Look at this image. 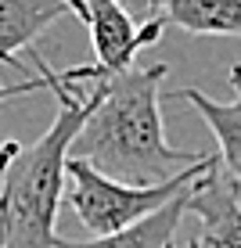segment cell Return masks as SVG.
<instances>
[{
	"mask_svg": "<svg viewBox=\"0 0 241 248\" xmlns=\"http://www.w3.org/2000/svg\"><path fill=\"white\" fill-rule=\"evenodd\" d=\"M230 87H234L230 101H216V97H209V93H202L194 87L180 90V97L187 105H194V112L209 123V130L220 144L216 155H220L223 173L241 187V65L230 68Z\"/></svg>",
	"mask_w": 241,
	"mask_h": 248,
	"instance_id": "7",
	"label": "cell"
},
{
	"mask_svg": "<svg viewBox=\"0 0 241 248\" xmlns=\"http://www.w3.org/2000/svg\"><path fill=\"white\" fill-rule=\"evenodd\" d=\"M0 248H7V223L0 219Z\"/></svg>",
	"mask_w": 241,
	"mask_h": 248,
	"instance_id": "13",
	"label": "cell"
},
{
	"mask_svg": "<svg viewBox=\"0 0 241 248\" xmlns=\"http://www.w3.org/2000/svg\"><path fill=\"white\" fill-rule=\"evenodd\" d=\"M151 22L180 25L198 36H241V0H137Z\"/></svg>",
	"mask_w": 241,
	"mask_h": 248,
	"instance_id": "6",
	"label": "cell"
},
{
	"mask_svg": "<svg viewBox=\"0 0 241 248\" xmlns=\"http://www.w3.org/2000/svg\"><path fill=\"white\" fill-rule=\"evenodd\" d=\"M62 4L72 11V18H80V22H87V7H83V0H62Z\"/></svg>",
	"mask_w": 241,
	"mask_h": 248,
	"instance_id": "12",
	"label": "cell"
},
{
	"mask_svg": "<svg viewBox=\"0 0 241 248\" xmlns=\"http://www.w3.org/2000/svg\"><path fill=\"white\" fill-rule=\"evenodd\" d=\"M187 198H191V187L180 194L177 202H169L162 212L148 216L144 223H137L123 234H112V237H90V241H68V237H58L50 248H173V234L180 227L187 212Z\"/></svg>",
	"mask_w": 241,
	"mask_h": 248,
	"instance_id": "9",
	"label": "cell"
},
{
	"mask_svg": "<svg viewBox=\"0 0 241 248\" xmlns=\"http://www.w3.org/2000/svg\"><path fill=\"white\" fill-rule=\"evenodd\" d=\"M72 15L62 0H0V65L25 68L18 50L32 47L40 32Z\"/></svg>",
	"mask_w": 241,
	"mask_h": 248,
	"instance_id": "8",
	"label": "cell"
},
{
	"mask_svg": "<svg viewBox=\"0 0 241 248\" xmlns=\"http://www.w3.org/2000/svg\"><path fill=\"white\" fill-rule=\"evenodd\" d=\"M36 90H50V83H47V76H44V72L32 76V79L11 83V87H4V83H0V105H4V101H11V97H25V93H36Z\"/></svg>",
	"mask_w": 241,
	"mask_h": 248,
	"instance_id": "10",
	"label": "cell"
},
{
	"mask_svg": "<svg viewBox=\"0 0 241 248\" xmlns=\"http://www.w3.org/2000/svg\"><path fill=\"white\" fill-rule=\"evenodd\" d=\"M220 166V155H205L202 162L187 166L180 176L155 187H133V184H119L112 176L97 173L90 162L68 155L65 176H68V205L76 209L80 223L90 230L94 237H112L123 234L137 223H144L148 216L162 212L169 202H177L187 187H194L202 176H209Z\"/></svg>",
	"mask_w": 241,
	"mask_h": 248,
	"instance_id": "3",
	"label": "cell"
},
{
	"mask_svg": "<svg viewBox=\"0 0 241 248\" xmlns=\"http://www.w3.org/2000/svg\"><path fill=\"white\" fill-rule=\"evenodd\" d=\"M83 7H87L94 50H97V65L80 72V79H90V83L105 79V76L130 72L137 50L155 44L162 36V29H166L162 22H151V18L144 25H137L123 0H83Z\"/></svg>",
	"mask_w": 241,
	"mask_h": 248,
	"instance_id": "4",
	"label": "cell"
},
{
	"mask_svg": "<svg viewBox=\"0 0 241 248\" xmlns=\"http://www.w3.org/2000/svg\"><path fill=\"white\" fill-rule=\"evenodd\" d=\"M187 212L198 219L191 248H241V198L230 176L220 180L216 169L202 176L191 187Z\"/></svg>",
	"mask_w": 241,
	"mask_h": 248,
	"instance_id": "5",
	"label": "cell"
},
{
	"mask_svg": "<svg viewBox=\"0 0 241 248\" xmlns=\"http://www.w3.org/2000/svg\"><path fill=\"white\" fill-rule=\"evenodd\" d=\"M36 68L47 76L50 93L58 97V115L36 144L11 158L0 184V219L7 223V248H50L58 241L54 219L62 205V180L72 155V144L87 126L94 108V90H83L80 68L58 76L44 58Z\"/></svg>",
	"mask_w": 241,
	"mask_h": 248,
	"instance_id": "2",
	"label": "cell"
},
{
	"mask_svg": "<svg viewBox=\"0 0 241 248\" xmlns=\"http://www.w3.org/2000/svg\"><path fill=\"white\" fill-rule=\"evenodd\" d=\"M166 72L169 65L159 62L94 79V108L72 144V158L90 162L97 173L133 187L166 184L184 173L180 162H202V151H177L166 144L159 105V87Z\"/></svg>",
	"mask_w": 241,
	"mask_h": 248,
	"instance_id": "1",
	"label": "cell"
},
{
	"mask_svg": "<svg viewBox=\"0 0 241 248\" xmlns=\"http://www.w3.org/2000/svg\"><path fill=\"white\" fill-rule=\"evenodd\" d=\"M22 151V144L18 140H7V144H0V184H4V173H7V166H11V158Z\"/></svg>",
	"mask_w": 241,
	"mask_h": 248,
	"instance_id": "11",
	"label": "cell"
}]
</instances>
